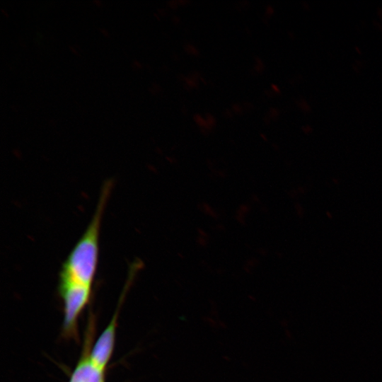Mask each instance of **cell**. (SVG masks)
<instances>
[{
  "label": "cell",
  "instance_id": "obj_2",
  "mask_svg": "<svg viewBox=\"0 0 382 382\" xmlns=\"http://www.w3.org/2000/svg\"><path fill=\"white\" fill-rule=\"evenodd\" d=\"M60 291L64 301V324L69 328L86 303L91 286L60 277Z\"/></svg>",
  "mask_w": 382,
  "mask_h": 382
},
{
  "label": "cell",
  "instance_id": "obj_4",
  "mask_svg": "<svg viewBox=\"0 0 382 382\" xmlns=\"http://www.w3.org/2000/svg\"><path fill=\"white\" fill-rule=\"evenodd\" d=\"M69 382H103V370L86 359L77 366Z\"/></svg>",
  "mask_w": 382,
  "mask_h": 382
},
{
  "label": "cell",
  "instance_id": "obj_1",
  "mask_svg": "<svg viewBox=\"0 0 382 382\" xmlns=\"http://www.w3.org/2000/svg\"><path fill=\"white\" fill-rule=\"evenodd\" d=\"M111 188L110 181L103 186L95 213L85 232L62 264L60 277L91 286L98 262L102 218Z\"/></svg>",
  "mask_w": 382,
  "mask_h": 382
},
{
  "label": "cell",
  "instance_id": "obj_3",
  "mask_svg": "<svg viewBox=\"0 0 382 382\" xmlns=\"http://www.w3.org/2000/svg\"><path fill=\"white\" fill-rule=\"evenodd\" d=\"M115 324V320L112 321L102 332L96 342L90 356V360L92 363L102 370L107 364L113 349Z\"/></svg>",
  "mask_w": 382,
  "mask_h": 382
}]
</instances>
